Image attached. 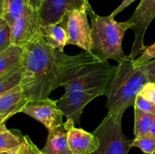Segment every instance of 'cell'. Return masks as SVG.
<instances>
[{"mask_svg":"<svg viewBox=\"0 0 155 154\" xmlns=\"http://www.w3.org/2000/svg\"><path fill=\"white\" fill-rule=\"evenodd\" d=\"M115 67L109 60H100L88 51L76 55L64 54L61 86L65 92L57 104L67 119L80 125L81 115L86 105L105 95Z\"/></svg>","mask_w":155,"mask_h":154,"instance_id":"6da1fadb","label":"cell"},{"mask_svg":"<svg viewBox=\"0 0 155 154\" xmlns=\"http://www.w3.org/2000/svg\"><path fill=\"white\" fill-rule=\"evenodd\" d=\"M21 85L29 101L49 98L61 86L64 52L51 48L40 36L24 46Z\"/></svg>","mask_w":155,"mask_h":154,"instance_id":"7a4b0ae2","label":"cell"},{"mask_svg":"<svg viewBox=\"0 0 155 154\" xmlns=\"http://www.w3.org/2000/svg\"><path fill=\"white\" fill-rule=\"evenodd\" d=\"M148 82L143 65L136 66L129 56L118 63L104 95L108 113L122 119L124 113L134 107L138 95Z\"/></svg>","mask_w":155,"mask_h":154,"instance_id":"3957f363","label":"cell"},{"mask_svg":"<svg viewBox=\"0 0 155 154\" xmlns=\"http://www.w3.org/2000/svg\"><path fill=\"white\" fill-rule=\"evenodd\" d=\"M91 18V53L101 60L123 61L128 56L123 50V39L126 32L134 25L127 21L118 22L109 16H100L93 10L88 12Z\"/></svg>","mask_w":155,"mask_h":154,"instance_id":"277c9868","label":"cell"},{"mask_svg":"<svg viewBox=\"0 0 155 154\" xmlns=\"http://www.w3.org/2000/svg\"><path fill=\"white\" fill-rule=\"evenodd\" d=\"M99 146L93 154H128L133 140L127 138L122 129V119L107 113L94 130Z\"/></svg>","mask_w":155,"mask_h":154,"instance_id":"5b68a950","label":"cell"},{"mask_svg":"<svg viewBox=\"0 0 155 154\" xmlns=\"http://www.w3.org/2000/svg\"><path fill=\"white\" fill-rule=\"evenodd\" d=\"M86 8L75 9L68 12L59 25L64 29L68 36V45H74L91 52V27L88 21Z\"/></svg>","mask_w":155,"mask_h":154,"instance_id":"8992f818","label":"cell"},{"mask_svg":"<svg viewBox=\"0 0 155 154\" xmlns=\"http://www.w3.org/2000/svg\"><path fill=\"white\" fill-rule=\"evenodd\" d=\"M155 18V0H141L136 10L132 14L127 22L134 25V42L129 57L135 60L140 53L146 48L144 37L148 26Z\"/></svg>","mask_w":155,"mask_h":154,"instance_id":"52a82bcc","label":"cell"},{"mask_svg":"<svg viewBox=\"0 0 155 154\" xmlns=\"http://www.w3.org/2000/svg\"><path fill=\"white\" fill-rule=\"evenodd\" d=\"M40 27L38 11L30 6L11 27L12 44L24 47L33 42L42 35Z\"/></svg>","mask_w":155,"mask_h":154,"instance_id":"ba28073f","label":"cell"},{"mask_svg":"<svg viewBox=\"0 0 155 154\" xmlns=\"http://www.w3.org/2000/svg\"><path fill=\"white\" fill-rule=\"evenodd\" d=\"M86 8L93 10L88 0H42L37 11L41 26L59 24L68 12Z\"/></svg>","mask_w":155,"mask_h":154,"instance_id":"9c48e42d","label":"cell"},{"mask_svg":"<svg viewBox=\"0 0 155 154\" xmlns=\"http://www.w3.org/2000/svg\"><path fill=\"white\" fill-rule=\"evenodd\" d=\"M21 113L28 115L41 122L48 131L55 127L63 125L64 123L63 122V116L64 115L58 107L57 101H53L49 98L39 101H30Z\"/></svg>","mask_w":155,"mask_h":154,"instance_id":"30bf717a","label":"cell"},{"mask_svg":"<svg viewBox=\"0 0 155 154\" xmlns=\"http://www.w3.org/2000/svg\"><path fill=\"white\" fill-rule=\"evenodd\" d=\"M68 129V140L72 154H93L99 146V140L93 133L74 127V121L67 119L64 123Z\"/></svg>","mask_w":155,"mask_h":154,"instance_id":"8fae6325","label":"cell"},{"mask_svg":"<svg viewBox=\"0 0 155 154\" xmlns=\"http://www.w3.org/2000/svg\"><path fill=\"white\" fill-rule=\"evenodd\" d=\"M29 102L21 85L0 94V124L5 123L16 113H21Z\"/></svg>","mask_w":155,"mask_h":154,"instance_id":"7c38bea8","label":"cell"},{"mask_svg":"<svg viewBox=\"0 0 155 154\" xmlns=\"http://www.w3.org/2000/svg\"><path fill=\"white\" fill-rule=\"evenodd\" d=\"M41 152L43 154H72L68 144V129L64 125L48 131L46 143Z\"/></svg>","mask_w":155,"mask_h":154,"instance_id":"4fadbf2b","label":"cell"},{"mask_svg":"<svg viewBox=\"0 0 155 154\" xmlns=\"http://www.w3.org/2000/svg\"><path fill=\"white\" fill-rule=\"evenodd\" d=\"M25 50L24 47L14 45L0 54V77L23 66Z\"/></svg>","mask_w":155,"mask_h":154,"instance_id":"5bb4252c","label":"cell"},{"mask_svg":"<svg viewBox=\"0 0 155 154\" xmlns=\"http://www.w3.org/2000/svg\"><path fill=\"white\" fill-rule=\"evenodd\" d=\"M30 6L29 0H0V18L12 27Z\"/></svg>","mask_w":155,"mask_h":154,"instance_id":"9a60e30c","label":"cell"},{"mask_svg":"<svg viewBox=\"0 0 155 154\" xmlns=\"http://www.w3.org/2000/svg\"><path fill=\"white\" fill-rule=\"evenodd\" d=\"M41 33L45 42L51 48L63 51L68 45V36L64 29L59 24H48L40 27Z\"/></svg>","mask_w":155,"mask_h":154,"instance_id":"2e32d148","label":"cell"},{"mask_svg":"<svg viewBox=\"0 0 155 154\" xmlns=\"http://www.w3.org/2000/svg\"><path fill=\"white\" fill-rule=\"evenodd\" d=\"M24 140V135L20 130L8 129L5 123L0 124V151L20 147Z\"/></svg>","mask_w":155,"mask_h":154,"instance_id":"e0dca14e","label":"cell"},{"mask_svg":"<svg viewBox=\"0 0 155 154\" xmlns=\"http://www.w3.org/2000/svg\"><path fill=\"white\" fill-rule=\"evenodd\" d=\"M133 107L135 113V137L150 133L155 119V115L142 111L136 107Z\"/></svg>","mask_w":155,"mask_h":154,"instance_id":"ac0fdd59","label":"cell"},{"mask_svg":"<svg viewBox=\"0 0 155 154\" xmlns=\"http://www.w3.org/2000/svg\"><path fill=\"white\" fill-rule=\"evenodd\" d=\"M23 76V66L16 69L8 72L3 76L0 77V94H3L11 90L21 83Z\"/></svg>","mask_w":155,"mask_h":154,"instance_id":"d6986e66","label":"cell"},{"mask_svg":"<svg viewBox=\"0 0 155 154\" xmlns=\"http://www.w3.org/2000/svg\"><path fill=\"white\" fill-rule=\"evenodd\" d=\"M132 146L138 147L143 152L153 154L155 152V136L151 133L135 137L133 140Z\"/></svg>","mask_w":155,"mask_h":154,"instance_id":"ffe728a7","label":"cell"},{"mask_svg":"<svg viewBox=\"0 0 155 154\" xmlns=\"http://www.w3.org/2000/svg\"><path fill=\"white\" fill-rule=\"evenodd\" d=\"M12 45V28L5 20L0 18V54Z\"/></svg>","mask_w":155,"mask_h":154,"instance_id":"44dd1931","label":"cell"},{"mask_svg":"<svg viewBox=\"0 0 155 154\" xmlns=\"http://www.w3.org/2000/svg\"><path fill=\"white\" fill-rule=\"evenodd\" d=\"M154 59H155V42L150 46L146 47L139 57L133 60V63L136 66H139Z\"/></svg>","mask_w":155,"mask_h":154,"instance_id":"7402d4cb","label":"cell"},{"mask_svg":"<svg viewBox=\"0 0 155 154\" xmlns=\"http://www.w3.org/2000/svg\"><path fill=\"white\" fill-rule=\"evenodd\" d=\"M134 107H138L139 109L142 110V111L146 112V113H151L155 115V105L153 103L150 102L147 99H145L144 97L141 95H138L137 98L136 99Z\"/></svg>","mask_w":155,"mask_h":154,"instance_id":"603a6c76","label":"cell"},{"mask_svg":"<svg viewBox=\"0 0 155 154\" xmlns=\"http://www.w3.org/2000/svg\"><path fill=\"white\" fill-rule=\"evenodd\" d=\"M139 95L155 105V83L148 82L142 89Z\"/></svg>","mask_w":155,"mask_h":154,"instance_id":"cb8c5ba5","label":"cell"},{"mask_svg":"<svg viewBox=\"0 0 155 154\" xmlns=\"http://www.w3.org/2000/svg\"><path fill=\"white\" fill-rule=\"evenodd\" d=\"M35 146L30 137L28 135H24V140L17 154H34Z\"/></svg>","mask_w":155,"mask_h":154,"instance_id":"d4e9b609","label":"cell"},{"mask_svg":"<svg viewBox=\"0 0 155 154\" xmlns=\"http://www.w3.org/2000/svg\"><path fill=\"white\" fill-rule=\"evenodd\" d=\"M142 65L148 75V81L155 83V59Z\"/></svg>","mask_w":155,"mask_h":154,"instance_id":"484cf974","label":"cell"},{"mask_svg":"<svg viewBox=\"0 0 155 154\" xmlns=\"http://www.w3.org/2000/svg\"><path fill=\"white\" fill-rule=\"evenodd\" d=\"M135 1H136V0H123V2H121V4L120 5L118 6V7L117 8L115 9V10L111 14H110V16L111 17V18H114V17H116L118 14H120V12H122L126 8L128 7L129 5H131L133 2H134Z\"/></svg>","mask_w":155,"mask_h":154,"instance_id":"4316f807","label":"cell"},{"mask_svg":"<svg viewBox=\"0 0 155 154\" xmlns=\"http://www.w3.org/2000/svg\"><path fill=\"white\" fill-rule=\"evenodd\" d=\"M29 3L34 10L38 11L42 4V0H29Z\"/></svg>","mask_w":155,"mask_h":154,"instance_id":"83f0119b","label":"cell"},{"mask_svg":"<svg viewBox=\"0 0 155 154\" xmlns=\"http://www.w3.org/2000/svg\"><path fill=\"white\" fill-rule=\"evenodd\" d=\"M20 147H21V146H20ZM20 147L15 148V149H9V150L0 151V154H17L18 153V150H19Z\"/></svg>","mask_w":155,"mask_h":154,"instance_id":"f1b7e54d","label":"cell"},{"mask_svg":"<svg viewBox=\"0 0 155 154\" xmlns=\"http://www.w3.org/2000/svg\"><path fill=\"white\" fill-rule=\"evenodd\" d=\"M150 133H151V134H153L154 136H155V119L154 120V122H153V125L152 127H151V131H150Z\"/></svg>","mask_w":155,"mask_h":154,"instance_id":"f546056e","label":"cell"},{"mask_svg":"<svg viewBox=\"0 0 155 154\" xmlns=\"http://www.w3.org/2000/svg\"><path fill=\"white\" fill-rule=\"evenodd\" d=\"M38 147L37 146H35V150H34V154H37V151H38Z\"/></svg>","mask_w":155,"mask_h":154,"instance_id":"4dcf8cb0","label":"cell"},{"mask_svg":"<svg viewBox=\"0 0 155 154\" xmlns=\"http://www.w3.org/2000/svg\"><path fill=\"white\" fill-rule=\"evenodd\" d=\"M37 154H43L42 152H41V149H38Z\"/></svg>","mask_w":155,"mask_h":154,"instance_id":"1f68e13d","label":"cell"},{"mask_svg":"<svg viewBox=\"0 0 155 154\" xmlns=\"http://www.w3.org/2000/svg\"><path fill=\"white\" fill-rule=\"evenodd\" d=\"M153 154H155V152H154V153H153Z\"/></svg>","mask_w":155,"mask_h":154,"instance_id":"d6a6232c","label":"cell"},{"mask_svg":"<svg viewBox=\"0 0 155 154\" xmlns=\"http://www.w3.org/2000/svg\"></svg>","mask_w":155,"mask_h":154,"instance_id":"836d02e7","label":"cell"}]
</instances>
